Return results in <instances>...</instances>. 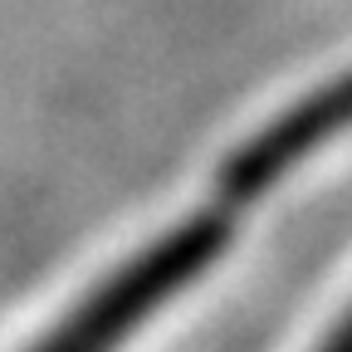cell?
I'll return each instance as SVG.
<instances>
[{
    "mask_svg": "<svg viewBox=\"0 0 352 352\" xmlns=\"http://www.w3.org/2000/svg\"><path fill=\"white\" fill-rule=\"evenodd\" d=\"M220 245H226V226L210 220V215L176 226L162 245L142 250L132 264H122L108 284H98L74 308V318L50 333L44 352H113L122 338L138 333L166 298L182 294L220 254Z\"/></svg>",
    "mask_w": 352,
    "mask_h": 352,
    "instance_id": "obj_1",
    "label": "cell"
},
{
    "mask_svg": "<svg viewBox=\"0 0 352 352\" xmlns=\"http://www.w3.org/2000/svg\"><path fill=\"white\" fill-rule=\"evenodd\" d=\"M347 127H352V69L338 74L328 88H318V94L298 98L270 127H259L254 138L226 162L220 186H226V196H235V201H254L259 191H270L274 182H284L294 166H303L318 147L342 138Z\"/></svg>",
    "mask_w": 352,
    "mask_h": 352,
    "instance_id": "obj_2",
    "label": "cell"
},
{
    "mask_svg": "<svg viewBox=\"0 0 352 352\" xmlns=\"http://www.w3.org/2000/svg\"><path fill=\"white\" fill-rule=\"evenodd\" d=\"M328 352H352V323H347V328L333 338V347H328Z\"/></svg>",
    "mask_w": 352,
    "mask_h": 352,
    "instance_id": "obj_3",
    "label": "cell"
}]
</instances>
